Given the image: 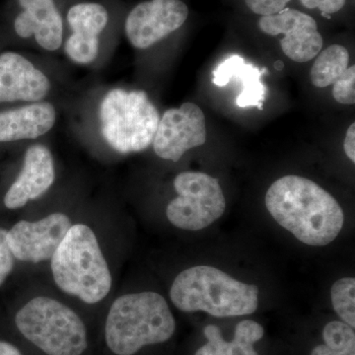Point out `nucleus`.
I'll return each instance as SVG.
<instances>
[{
	"label": "nucleus",
	"instance_id": "nucleus-1",
	"mask_svg": "<svg viewBox=\"0 0 355 355\" xmlns=\"http://www.w3.org/2000/svg\"><path fill=\"white\" fill-rule=\"evenodd\" d=\"M266 209L275 220L299 241L326 246L338 237L345 214L336 198L315 182L288 175L270 187Z\"/></svg>",
	"mask_w": 355,
	"mask_h": 355
},
{
	"label": "nucleus",
	"instance_id": "nucleus-2",
	"mask_svg": "<svg viewBox=\"0 0 355 355\" xmlns=\"http://www.w3.org/2000/svg\"><path fill=\"white\" fill-rule=\"evenodd\" d=\"M176 321L167 301L153 291L125 294L114 300L105 324V338L116 355H133L169 340Z\"/></svg>",
	"mask_w": 355,
	"mask_h": 355
},
{
	"label": "nucleus",
	"instance_id": "nucleus-3",
	"mask_svg": "<svg viewBox=\"0 0 355 355\" xmlns=\"http://www.w3.org/2000/svg\"><path fill=\"white\" fill-rule=\"evenodd\" d=\"M173 304L183 312L238 317L258 309L259 288L233 279L216 268L198 266L180 273L170 289Z\"/></svg>",
	"mask_w": 355,
	"mask_h": 355
},
{
	"label": "nucleus",
	"instance_id": "nucleus-4",
	"mask_svg": "<svg viewBox=\"0 0 355 355\" xmlns=\"http://www.w3.org/2000/svg\"><path fill=\"white\" fill-rule=\"evenodd\" d=\"M51 261L58 288L87 304L100 302L111 291L108 263L87 225H71Z\"/></svg>",
	"mask_w": 355,
	"mask_h": 355
},
{
	"label": "nucleus",
	"instance_id": "nucleus-5",
	"mask_svg": "<svg viewBox=\"0 0 355 355\" xmlns=\"http://www.w3.org/2000/svg\"><path fill=\"white\" fill-rule=\"evenodd\" d=\"M15 324L25 338L46 355H83L87 330L80 317L53 298L40 296L18 311Z\"/></svg>",
	"mask_w": 355,
	"mask_h": 355
},
{
	"label": "nucleus",
	"instance_id": "nucleus-6",
	"mask_svg": "<svg viewBox=\"0 0 355 355\" xmlns=\"http://www.w3.org/2000/svg\"><path fill=\"white\" fill-rule=\"evenodd\" d=\"M103 137L114 150L140 153L153 144L160 116L144 91L116 88L100 106Z\"/></svg>",
	"mask_w": 355,
	"mask_h": 355
},
{
	"label": "nucleus",
	"instance_id": "nucleus-7",
	"mask_svg": "<svg viewBox=\"0 0 355 355\" xmlns=\"http://www.w3.org/2000/svg\"><path fill=\"white\" fill-rule=\"evenodd\" d=\"M178 197L168 205V220L189 231L209 227L225 211L226 200L216 178L202 172H183L174 180Z\"/></svg>",
	"mask_w": 355,
	"mask_h": 355
},
{
	"label": "nucleus",
	"instance_id": "nucleus-8",
	"mask_svg": "<svg viewBox=\"0 0 355 355\" xmlns=\"http://www.w3.org/2000/svg\"><path fill=\"white\" fill-rule=\"evenodd\" d=\"M207 135L202 109L193 103H184L163 114L154 135V151L158 157L178 162L187 151L203 146Z\"/></svg>",
	"mask_w": 355,
	"mask_h": 355
},
{
	"label": "nucleus",
	"instance_id": "nucleus-9",
	"mask_svg": "<svg viewBox=\"0 0 355 355\" xmlns=\"http://www.w3.org/2000/svg\"><path fill=\"white\" fill-rule=\"evenodd\" d=\"M188 14V7L181 0L142 2L130 11L125 21L128 41L139 50L150 48L181 28Z\"/></svg>",
	"mask_w": 355,
	"mask_h": 355
},
{
	"label": "nucleus",
	"instance_id": "nucleus-10",
	"mask_svg": "<svg viewBox=\"0 0 355 355\" xmlns=\"http://www.w3.org/2000/svg\"><path fill=\"white\" fill-rule=\"evenodd\" d=\"M70 227L69 217L55 212L39 221L17 222L7 231V242L14 258L40 263L53 258Z\"/></svg>",
	"mask_w": 355,
	"mask_h": 355
},
{
	"label": "nucleus",
	"instance_id": "nucleus-11",
	"mask_svg": "<svg viewBox=\"0 0 355 355\" xmlns=\"http://www.w3.org/2000/svg\"><path fill=\"white\" fill-rule=\"evenodd\" d=\"M259 27L270 36L284 34L280 46L284 55L293 62H309L319 55L323 46L316 21L295 9L286 7L273 15L261 16Z\"/></svg>",
	"mask_w": 355,
	"mask_h": 355
},
{
	"label": "nucleus",
	"instance_id": "nucleus-12",
	"mask_svg": "<svg viewBox=\"0 0 355 355\" xmlns=\"http://www.w3.org/2000/svg\"><path fill=\"white\" fill-rule=\"evenodd\" d=\"M55 179V163L50 149L42 144L29 147L19 176L4 197V205L9 209H21L30 200L42 197Z\"/></svg>",
	"mask_w": 355,
	"mask_h": 355
},
{
	"label": "nucleus",
	"instance_id": "nucleus-13",
	"mask_svg": "<svg viewBox=\"0 0 355 355\" xmlns=\"http://www.w3.org/2000/svg\"><path fill=\"white\" fill-rule=\"evenodd\" d=\"M50 89L48 77L19 53L0 55V103L40 101Z\"/></svg>",
	"mask_w": 355,
	"mask_h": 355
},
{
	"label": "nucleus",
	"instance_id": "nucleus-14",
	"mask_svg": "<svg viewBox=\"0 0 355 355\" xmlns=\"http://www.w3.org/2000/svg\"><path fill=\"white\" fill-rule=\"evenodd\" d=\"M106 8L98 3L72 6L67 21L72 35L65 44V53L79 64H91L99 53V35L108 23Z\"/></svg>",
	"mask_w": 355,
	"mask_h": 355
},
{
	"label": "nucleus",
	"instance_id": "nucleus-15",
	"mask_svg": "<svg viewBox=\"0 0 355 355\" xmlns=\"http://www.w3.org/2000/svg\"><path fill=\"white\" fill-rule=\"evenodd\" d=\"M24 11L16 17L14 28L21 38L33 35L44 50L57 51L62 43V16L53 0H19Z\"/></svg>",
	"mask_w": 355,
	"mask_h": 355
},
{
	"label": "nucleus",
	"instance_id": "nucleus-16",
	"mask_svg": "<svg viewBox=\"0 0 355 355\" xmlns=\"http://www.w3.org/2000/svg\"><path fill=\"white\" fill-rule=\"evenodd\" d=\"M57 119L55 107L40 102L0 113V142L35 139L50 132Z\"/></svg>",
	"mask_w": 355,
	"mask_h": 355
},
{
	"label": "nucleus",
	"instance_id": "nucleus-17",
	"mask_svg": "<svg viewBox=\"0 0 355 355\" xmlns=\"http://www.w3.org/2000/svg\"><path fill=\"white\" fill-rule=\"evenodd\" d=\"M265 69L260 70L254 64H247L240 55H233L220 62L212 71V83L218 87H224L230 81L241 84V92L236 99V104L241 108L257 107L263 108L266 100V86L261 78Z\"/></svg>",
	"mask_w": 355,
	"mask_h": 355
},
{
	"label": "nucleus",
	"instance_id": "nucleus-18",
	"mask_svg": "<svg viewBox=\"0 0 355 355\" xmlns=\"http://www.w3.org/2000/svg\"><path fill=\"white\" fill-rule=\"evenodd\" d=\"M203 334L207 343L195 355H259L254 345L263 338L265 330L261 324L244 320L236 326L231 342L223 340L220 329L214 324L205 327Z\"/></svg>",
	"mask_w": 355,
	"mask_h": 355
},
{
	"label": "nucleus",
	"instance_id": "nucleus-19",
	"mask_svg": "<svg viewBox=\"0 0 355 355\" xmlns=\"http://www.w3.org/2000/svg\"><path fill=\"white\" fill-rule=\"evenodd\" d=\"M349 53L340 44L328 46L318 55L311 69V83L318 88L328 87L335 83L349 67Z\"/></svg>",
	"mask_w": 355,
	"mask_h": 355
},
{
	"label": "nucleus",
	"instance_id": "nucleus-20",
	"mask_svg": "<svg viewBox=\"0 0 355 355\" xmlns=\"http://www.w3.org/2000/svg\"><path fill=\"white\" fill-rule=\"evenodd\" d=\"M324 345H318L311 355H355L354 329L340 321L324 326Z\"/></svg>",
	"mask_w": 355,
	"mask_h": 355
},
{
	"label": "nucleus",
	"instance_id": "nucleus-21",
	"mask_svg": "<svg viewBox=\"0 0 355 355\" xmlns=\"http://www.w3.org/2000/svg\"><path fill=\"white\" fill-rule=\"evenodd\" d=\"M331 303L343 323L355 327V279L343 277L334 284L331 291Z\"/></svg>",
	"mask_w": 355,
	"mask_h": 355
},
{
	"label": "nucleus",
	"instance_id": "nucleus-22",
	"mask_svg": "<svg viewBox=\"0 0 355 355\" xmlns=\"http://www.w3.org/2000/svg\"><path fill=\"white\" fill-rule=\"evenodd\" d=\"M334 99L343 105L355 103V67L352 65L343 71L333 86Z\"/></svg>",
	"mask_w": 355,
	"mask_h": 355
},
{
	"label": "nucleus",
	"instance_id": "nucleus-23",
	"mask_svg": "<svg viewBox=\"0 0 355 355\" xmlns=\"http://www.w3.org/2000/svg\"><path fill=\"white\" fill-rule=\"evenodd\" d=\"M14 256L7 242V231L0 228V286L12 272Z\"/></svg>",
	"mask_w": 355,
	"mask_h": 355
},
{
	"label": "nucleus",
	"instance_id": "nucleus-24",
	"mask_svg": "<svg viewBox=\"0 0 355 355\" xmlns=\"http://www.w3.org/2000/svg\"><path fill=\"white\" fill-rule=\"evenodd\" d=\"M247 6L254 13L260 15H273L286 8L291 0H245Z\"/></svg>",
	"mask_w": 355,
	"mask_h": 355
},
{
	"label": "nucleus",
	"instance_id": "nucleus-25",
	"mask_svg": "<svg viewBox=\"0 0 355 355\" xmlns=\"http://www.w3.org/2000/svg\"><path fill=\"white\" fill-rule=\"evenodd\" d=\"M301 3L309 9H319L323 15L338 12L345 6L347 0H300Z\"/></svg>",
	"mask_w": 355,
	"mask_h": 355
},
{
	"label": "nucleus",
	"instance_id": "nucleus-26",
	"mask_svg": "<svg viewBox=\"0 0 355 355\" xmlns=\"http://www.w3.org/2000/svg\"><path fill=\"white\" fill-rule=\"evenodd\" d=\"M343 149L347 157L352 163L355 162V125L354 123L349 125L347 132L345 133V141H343Z\"/></svg>",
	"mask_w": 355,
	"mask_h": 355
},
{
	"label": "nucleus",
	"instance_id": "nucleus-27",
	"mask_svg": "<svg viewBox=\"0 0 355 355\" xmlns=\"http://www.w3.org/2000/svg\"><path fill=\"white\" fill-rule=\"evenodd\" d=\"M0 355H22V354L12 343L0 340Z\"/></svg>",
	"mask_w": 355,
	"mask_h": 355
}]
</instances>
